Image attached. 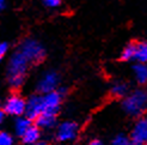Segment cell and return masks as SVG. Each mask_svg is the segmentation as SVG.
Segmentation results:
<instances>
[{"label":"cell","instance_id":"cell-17","mask_svg":"<svg viewBox=\"0 0 147 145\" xmlns=\"http://www.w3.org/2000/svg\"><path fill=\"white\" fill-rule=\"evenodd\" d=\"M12 143H13V139L9 133L6 132L0 133V145H12Z\"/></svg>","mask_w":147,"mask_h":145},{"label":"cell","instance_id":"cell-22","mask_svg":"<svg viewBox=\"0 0 147 145\" xmlns=\"http://www.w3.org/2000/svg\"><path fill=\"white\" fill-rule=\"evenodd\" d=\"M5 5H6V0H0V9L4 10L5 9Z\"/></svg>","mask_w":147,"mask_h":145},{"label":"cell","instance_id":"cell-6","mask_svg":"<svg viewBox=\"0 0 147 145\" xmlns=\"http://www.w3.org/2000/svg\"><path fill=\"white\" fill-rule=\"evenodd\" d=\"M59 84V75L54 71H49L45 73L37 84V90L41 94H48L50 91H54Z\"/></svg>","mask_w":147,"mask_h":145},{"label":"cell","instance_id":"cell-12","mask_svg":"<svg viewBox=\"0 0 147 145\" xmlns=\"http://www.w3.org/2000/svg\"><path fill=\"white\" fill-rule=\"evenodd\" d=\"M22 139L25 144H36L40 139V129H38V126H30L28 128V131L23 134Z\"/></svg>","mask_w":147,"mask_h":145},{"label":"cell","instance_id":"cell-19","mask_svg":"<svg viewBox=\"0 0 147 145\" xmlns=\"http://www.w3.org/2000/svg\"><path fill=\"white\" fill-rule=\"evenodd\" d=\"M43 4L50 9H55L61 5V0H43Z\"/></svg>","mask_w":147,"mask_h":145},{"label":"cell","instance_id":"cell-23","mask_svg":"<svg viewBox=\"0 0 147 145\" xmlns=\"http://www.w3.org/2000/svg\"><path fill=\"white\" fill-rule=\"evenodd\" d=\"M128 145H144V144H141V143H136V142H131V143H129Z\"/></svg>","mask_w":147,"mask_h":145},{"label":"cell","instance_id":"cell-25","mask_svg":"<svg viewBox=\"0 0 147 145\" xmlns=\"http://www.w3.org/2000/svg\"><path fill=\"white\" fill-rule=\"evenodd\" d=\"M146 145H147V143H146Z\"/></svg>","mask_w":147,"mask_h":145},{"label":"cell","instance_id":"cell-8","mask_svg":"<svg viewBox=\"0 0 147 145\" xmlns=\"http://www.w3.org/2000/svg\"><path fill=\"white\" fill-rule=\"evenodd\" d=\"M62 94L60 91H50L48 94H43V103H45V112L56 114L59 110V107L61 103Z\"/></svg>","mask_w":147,"mask_h":145},{"label":"cell","instance_id":"cell-11","mask_svg":"<svg viewBox=\"0 0 147 145\" xmlns=\"http://www.w3.org/2000/svg\"><path fill=\"white\" fill-rule=\"evenodd\" d=\"M135 79L139 84H146L147 83V64L138 62V65H134L133 67Z\"/></svg>","mask_w":147,"mask_h":145},{"label":"cell","instance_id":"cell-21","mask_svg":"<svg viewBox=\"0 0 147 145\" xmlns=\"http://www.w3.org/2000/svg\"><path fill=\"white\" fill-rule=\"evenodd\" d=\"M87 145H104V144H103L100 140H92V142H90Z\"/></svg>","mask_w":147,"mask_h":145},{"label":"cell","instance_id":"cell-10","mask_svg":"<svg viewBox=\"0 0 147 145\" xmlns=\"http://www.w3.org/2000/svg\"><path fill=\"white\" fill-rule=\"evenodd\" d=\"M36 125L42 128H50L55 125L56 121V114L53 113H48V112H43L40 117L35 120Z\"/></svg>","mask_w":147,"mask_h":145},{"label":"cell","instance_id":"cell-24","mask_svg":"<svg viewBox=\"0 0 147 145\" xmlns=\"http://www.w3.org/2000/svg\"><path fill=\"white\" fill-rule=\"evenodd\" d=\"M37 145H46V143L45 142H40V143H37Z\"/></svg>","mask_w":147,"mask_h":145},{"label":"cell","instance_id":"cell-18","mask_svg":"<svg viewBox=\"0 0 147 145\" xmlns=\"http://www.w3.org/2000/svg\"><path fill=\"white\" fill-rule=\"evenodd\" d=\"M128 144H129V140L124 134L116 136L113 140V145H128Z\"/></svg>","mask_w":147,"mask_h":145},{"label":"cell","instance_id":"cell-2","mask_svg":"<svg viewBox=\"0 0 147 145\" xmlns=\"http://www.w3.org/2000/svg\"><path fill=\"white\" fill-rule=\"evenodd\" d=\"M122 107L124 112L131 117L140 115L147 107V92L145 90H135L123 100Z\"/></svg>","mask_w":147,"mask_h":145},{"label":"cell","instance_id":"cell-3","mask_svg":"<svg viewBox=\"0 0 147 145\" xmlns=\"http://www.w3.org/2000/svg\"><path fill=\"white\" fill-rule=\"evenodd\" d=\"M19 50L23 53L30 64H38L46 56V50L38 41L34 39H26L20 43Z\"/></svg>","mask_w":147,"mask_h":145},{"label":"cell","instance_id":"cell-14","mask_svg":"<svg viewBox=\"0 0 147 145\" xmlns=\"http://www.w3.org/2000/svg\"><path fill=\"white\" fill-rule=\"evenodd\" d=\"M135 59L138 62L147 64V42H138L135 50Z\"/></svg>","mask_w":147,"mask_h":145},{"label":"cell","instance_id":"cell-5","mask_svg":"<svg viewBox=\"0 0 147 145\" xmlns=\"http://www.w3.org/2000/svg\"><path fill=\"white\" fill-rule=\"evenodd\" d=\"M43 112H45V103L42 95H34L26 101L25 117L31 121L37 119Z\"/></svg>","mask_w":147,"mask_h":145},{"label":"cell","instance_id":"cell-7","mask_svg":"<svg viewBox=\"0 0 147 145\" xmlns=\"http://www.w3.org/2000/svg\"><path fill=\"white\" fill-rule=\"evenodd\" d=\"M77 132H78L77 124L71 122V121H65L57 127L56 138L60 142H69L76 138Z\"/></svg>","mask_w":147,"mask_h":145},{"label":"cell","instance_id":"cell-15","mask_svg":"<svg viewBox=\"0 0 147 145\" xmlns=\"http://www.w3.org/2000/svg\"><path fill=\"white\" fill-rule=\"evenodd\" d=\"M135 50H136V43H129L128 46L123 48L120 55V59L122 61H129L131 59H135Z\"/></svg>","mask_w":147,"mask_h":145},{"label":"cell","instance_id":"cell-16","mask_svg":"<svg viewBox=\"0 0 147 145\" xmlns=\"http://www.w3.org/2000/svg\"><path fill=\"white\" fill-rule=\"evenodd\" d=\"M128 91V86L126 83L123 82H119L113 85L111 88V95L115 97H123Z\"/></svg>","mask_w":147,"mask_h":145},{"label":"cell","instance_id":"cell-20","mask_svg":"<svg viewBox=\"0 0 147 145\" xmlns=\"http://www.w3.org/2000/svg\"><path fill=\"white\" fill-rule=\"evenodd\" d=\"M7 50H9V43H7V42H3L1 45H0V56L3 58L7 53Z\"/></svg>","mask_w":147,"mask_h":145},{"label":"cell","instance_id":"cell-13","mask_svg":"<svg viewBox=\"0 0 147 145\" xmlns=\"http://www.w3.org/2000/svg\"><path fill=\"white\" fill-rule=\"evenodd\" d=\"M31 126V120L29 118H18L16 120V125H14V129L16 133L19 137H23V134L28 131V128Z\"/></svg>","mask_w":147,"mask_h":145},{"label":"cell","instance_id":"cell-1","mask_svg":"<svg viewBox=\"0 0 147 145\" xmlns=\"http://www.w3.org/2000/svg\"><path fill=\"white\" fill-rule=\"evenodd\" d=\"M29 64H30V61L26 59V56L19 49L11 55L6 72L7 82H9L11 88L18 89L23 85Z\"/></svg>","mask_w":147,"mask_h":145},{"label":"cell","instance_id":"cell-9","mask_svg":"<svg viewBox=\"0 0 147 145\" xmlns=\"http://www.w3.org/2000/svg\"><path fill=\"white\" fill-rule=\"evenodd\" d=\"M131 140L136 143H147V117L140 118L131 129Z\"/></svg>","mask_w":147,"mask_h":145},{"label":"cell","instance_id":"cell-4","mask_svg":"<svg viewBox=\"0 0 147 145\" xmlns=\"http://www.w3.org/2000/svg\"><path fill=\"white\" fill-rule=\"evenodd\" d=\"M25 109L26 102L19 95H11L4 104L5 113L13 115V117H20V115L25 114Z\"/></svg>","mask_w":147,"mask_h":145}]
</instances>
